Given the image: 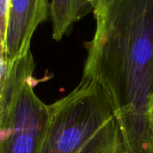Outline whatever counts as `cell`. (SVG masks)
<instances>
[{"label": "cell", "mask_w": 153, "mask_h": 153, "mask_svg": "<svg viewBox=\"0 0 153 153\" xmlns=\"http://www.w3.org/2000/svg\"><path fill=\"white\" fill-rule=\"evenodd\" d=\"M96 1H97V0H96Z\"/></svg>", "instance_id": "9"}, {"label": "cell", "mask_w": 153, "mask_h": 153, "mask_svg": "<svg viewBox=\"0 0 153 153\" xmlns=\"http://www.w3.org/2000/svg\"><path fill=\"white\" fill-rule=\"evenodd\" d=\"M96 0H51L49 14L52 21V37L61 40L73 25L93 11Z\"/></svg>", "instance_id": "5"}, {"label": "cell", "mask_w": 153, "mask_h": 153, "mask_svg": "<svg viewBox=\"0 0 153 153\" xmlns=\"http://www.w3.org/2000/svg\"><path fill=\"white\" fill-rule=\"evenodd\" d=\"M48 0H9L4 55L7 63L30 51L31 38L49 14Z\"/></svg>", "instance_id": "4"}, {"label": "cell", "mask_w": 153, "mask_h": 153, "mask_svg": "<svg viewBox=\"0 0 153 153\" xmlns=\"http://www.w3.org/2000/svg\"><path fill=\"white\" fill-rule=\"evenodd\" d=\"M36 153H123L106 90L93 80L82 78L71 93L49 106Z\"/></svg>", "instance_id": "2"}, {"label": "cell", "mask_w": 153, "mask_h": 153, "mask_svg": "<svg viewBox=\"0 0 153 153\" xmlns=\"http://www.w3.org/2000/svg\"><path fill=\"white\" fill-rule=\"evenodd\" d=\"M8 71V63L5 58L4 49L0 45V90L3 86V83L5 80Z\"/></svg>", "instance_id": "7"}, {"label": "cell", "mask_w": 153, "mask_h": 153, "mask_svg": "<svg viewBox=\"0 0 153 153\" xmlns=\"http://www.w3.org/2000/svg\"><path fill=\"white\" fill-rule=\"evenodd\" d=\"M9 0H0V45L4 49V37L7 22Z\"/></svg>", "instance_id": "6"}, {"label": "cell", "mask_w": 153, "mask_h": 153, "mask_svg": "<svg viewBox=\"0 0 153 153\" xmlns=\"http://www.w3.org/2000/svg\"><path fill=\"white\" fill-rule=\"evenodd\" d=\"M30 50L8 64L0 90V153H36L47 127L49 106L33 93Z\"/></svg>", "instance_id": "3"}, {"label": "cell", "mask_w": 153, "mask_h": 153, "mask_svg": "<svg viewBox=\"0 0 153 153\" xmlns=\"http://www.w3.org/2000/svg\"><path fill=\"white\" fill-rule=\"evenodd\" d=\"M149 125H150L152 138L153 141V100H152L150 108H149Z\"/></svg>", "instance_id": "8"}, {"label": "cell", "mask_w": 153, "mask_h": 153, "mask_svg": "<svg viewBox=\"0 0 153 153\" xmlns=\"http://www.w3.org/2000/svg\"><path fill=\"white\" fill-rule=\"evenodd\" d=\"M83 79L108 94L123 153H153V0H97Z\"/></svg>", "instance_id": "1"}]
</instances>
